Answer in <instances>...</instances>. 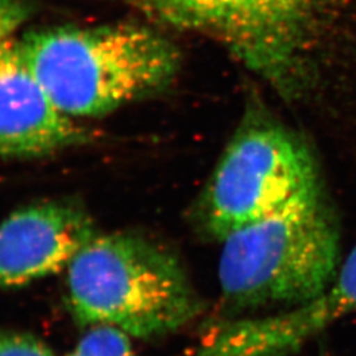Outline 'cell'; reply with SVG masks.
<instances>
[{
  "label": "cell",
  "instance_id": "obj_11",
  "mask_svg": "<svg viewBox=\"0 0 356 356\" xmlns=\"http://www.w3.org/2000/svg\"><path fill=\"white\" fill-rule=\"evenodd\" d=\"M29 15L26 0H0V53L16 38Z\"/></svg>",
  "mask_w": 356,
  "mask_h": 356
},
{
  "label": "cell",
  "instance_id": "obj_6",
  "mask_svg": "<svg viewBox=\"0 0 356 356\" xmlns=\"http://www.w3.org/2000/svg\"><path fill=\"white\" fill-rule=\"evenodd\" d=\"M356 313V244L330 286L316 300L264 317L219 319L195 356H292L309 341Z\"/></svg>",
  "mask_w": 356,
  "mask_h": 356
},
{
  "label": "cell",
  "instance_id": "obj_7",
  "mask_svg": "<svg viewBox=\"0 0 356 356\" xmlns=\"http://www.w3.org/2000/svg\"><path fill=\"white\" fill-rule=\"evenodd\" d=\"M97 234L83 206L66 200L29 204L0 223V288H16L66 269Z\"/></svg>",
  "mask_w": 356,
  "mask_h": 356
},
{
  "label": "cell",
  "instance_id": "obj_5",
  "mask_svg": "<svg viewBox=\"0 0 356 356\" xmlns=\"http://www.w3.org/2000/svg\"><path fill=\"white\" fill-rule=\"evenodd\" d=\"M153 20L216 38L284 97L307 79L306 41L318 0H123Z\"/></svg>",
  "mask_w": 356,
  "mask_h": 356
},
{
  "label": "cell",
  "instance_id": "obj_8",
  "mask_svg": "<svg viewBox=\"0 0 356 356\" xmlns=\"http://www.w3.org/2000/svg\"><path fill=\"white\" fill-rule=\"evenodd\" d=\"M89 139L51 101L13 40L0 53V159L38 157Z\"/></svg>",
  "mask_w": 356,
  "mask_h": 356
},
{
  "label": "cell",
  "instance_id": "obj_2",
  "mask_svg": "<svg viewBox=\"0 0 356 356\" xmlns=\"http://www.w3.org/2000/svg\"><path fill=\"white\" fill-rule=\"evenodd\" d=\"M67 305L81 326L152 339L188 326L204 302L168 247L131 231L95 234L66 268Z\"/></svg>",
  "mask_w": 356,
  "mask_h": 356
},
{
  "label": "cell",
  "instance_id": "obj_10",
  "mask_svg": "<svg viewBox=\"0 0 356 356\" xmlns=\"http://www.w3.org/2000/svg\"><path fill=\"white\" fill-rule=\"evenodd\" d=\"M0 356H54V353L31 332L0 326Z\"/></svg>",
  "mask_w": 356,
  "mask_h": 356
},
{
  "label": "cell",
  "instance_id": "obj_4",
  "mask_svg": "<svg viewBox=\"0 0 356 356\" xmlns=\"http://www.w3.org/2000/svg\"><path fill=\"white\" fill-rule=\"evenodd\" d=\"M319 195L318 168L306 141L266 110L250 107L194 204L193 222L204 236L222 242Z\"/></svg>",
  "mask_w": 356,
  "mask_h": 356
},
{
  "label": "cell",
  "instance_id": "obj_9",
  "mask_svg": "<svg viewBox=\"0 0 356 356\" xmlns=\"http://www.w3.org/2000/svg\"><path fill=\"white\" fill-rule=\"evenodd\" d=\"M66 356H140L131 337L107 325L90 326Z\"/></svg>",
  "mask_w": 356,
  "mask_h": 356
},
{
  "label": "cell",
  "instance_id": "obj_1",
  "mask_svg": "<svg viewBox=\"0 0 356 356\" xmlns=\"http://www.w3.org/2000/svg\"><path fill=\"white\" fill-rule=\"evenodd\" d=\"M16 45L51 101L76 120L160 92L181 67L173 42L131 24L42 29L16 38Z\"/></svg>",
  "mask_w": 356,
  "mask_h": 356
},
{
  "label": "cell",
  "instance_id": "obj_3",
  "mask_svg": "<svg viewBox=\"0 0 356 356\" xmlns=\"http://www.w3.org/2000/svg\"><path fill=\"white\" fill-rule=\"evenodd\" d=\"M220 243L218 279L231 317L310 302L341 266L339 229L322 195L245 225Z\"/></svg>",
  "mask_w": 356,
  "mask_h": 356
}]
</instances>
